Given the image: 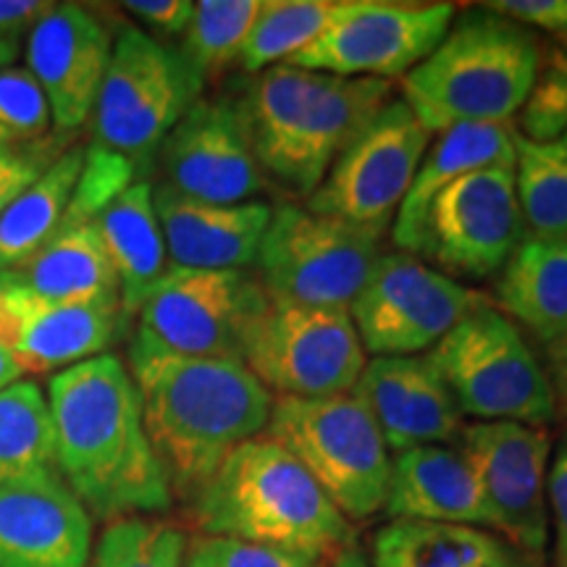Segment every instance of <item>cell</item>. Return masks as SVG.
<instances>
[{
  "label": "cell",
  "mask_w": 567,
  "mask_h": 567,
  "mask_svg": "<svg viewBox=\"0 0 567 567\" xmlns=\"http://www.w3.org/2000/svg\"><path fill=\"white\" fill-rule=\"evenodd\" d=\"M55 471L84 509L122 520L172 507V488L147 439L130 368L103 352L48 384Z\"/></svg>",
  "instance_id": "6da1fadb"
},
{
  "label": "cell",
  "mask_w": 567,
  "mask_h": 567,
  "mask_svg": "<svg viewBox=\"0 0 567 567\" xmlns=\"http://www.w3.org/2000/svg\"><path fill=\"white\" fill-rule=\"evenodd\" d=\"M130 373L172 496L193 502L218 465L271 421L276 396L243 360L182 358L132 339Z\"/></svg>",
  "instance_id": "7a4b0ae2"
},
{
  "label": "cell",
  "mask_w": 567,
  "mask_h": 567,
  "mask_svg": "<svg viewBox=\"0 0 567 567\" xmlns=\"http://www.w3.org/2000/svg\"><path fill=\"white\" fill-rule=\"evenodd\" d=\"M203 536H229L334 563L354 547V526L279 442L239 444L193 499Z\"/></svg>",
  "instance_id": "3957f363"
},
{
  "label": "cell",
  "mask_w": 567,
  "mask_h": 567,
  "mask_svg": "<svg viewBox=\"0 0 567 567\" xmlns=\"http://www.w3.org/2000/svg\"><path fill=\"white\" fill-rule=\"evenodd\" d=\"M394 82L331 76L279 63L247 97L255 153L292 195L308 200L337 155L392 103Z\"/></svg>",
  "instance_id": "277c9868"
},
{
  "label": "cell",
  "mask_w": 567,
  "mask_h": 567,
  "mask_svg": "<svg viewBox=\"0 0 567 567\" xmlns=\"http://www.w3.org/2000/svg\"><path fill=\"white\" fill-rule=\"evenodd\" d=\"M542 71L536 34L492 9L465 11L425 61L402 76V101L431 134L509 124Z\"/></svg>",
  "instance_id": "5b68a950"
},
{
  "label": "cell",
  "mask_w": 567,
  "mask_h": 567,
  "mask_svg": "<svg viewBox=\"0 0 567 567\" xmlns=\"http://www.w3.org/2000/svg\"><path fill=\"white\" fill-rule=\"evenodd\" d=\"M266 436L300 460L350 523L384 509L392 452L373 415L352 392L276 396Z\"/></svg>",
  "instance_id": "8992f818"
},
{
  "label": "cell",
  "mask_w": 567,
  "mask_h": 567,
  "mask_svg": "<svg viewBox=\"0 0 567 567\" xmlns=\"http://www.w3.org/2000/svg\"><path fill=\"white\" fill-rule=\"evenodd\" d=\"M463 417L547 425L557 415L555 384L517 323L492 302L465 316L429 352Z\"/></svg>",
  "instance_id": "52a82bcc"
},
{
  "label": "cell",
  "mask_w": 567,
  "mask_h": 567,
  "mask_svg": "<svg viewBox=\"0 0 567 567\" xmlns=\"http://www.w3.org/2000/svg\"><path fill=\"white\" fill-rule=\"evenodd\" d=\"M203 84L179 51L137 27H122L92 111L95 145L124 155L142 174L184 113L200 101Z\"/></svg>",
  "instance_id": "ba28073f"
},
{
  "label": "cell",
  "mask_w": 567,
  "mask_h": 567,
  "mask_svg": "<svg viewBox=\"0 0 567 567\" xmlns=\"http://www.w3.org/2000/svg\"><path fill=\"white\" fill-rule=\"evenodd\" d=\"M381 239L295 203L271 205L258 250V279L279 305L350 310L381 258Z\"/></svg>",
  "instance_id": "9c48e42d"
},
{
  "label": "cell",
  "mask_w": 567,
  "mask_h": 567,
  "mask_svg": "<svg viewBox=\"0 0 567 567\" xmlns=\"http://www.w3.org/2000/svg\"><path fill=\"white\" fill-rule=\"evenodd\" d=\"M268 295L250 271L168 268L137 310L134 342L182 358L243 360Z\"/></svg>",
  "instance_id": "30bf717a"
},
{
  "label": "cell",
  "mask_w": 567,
  "mask_h": 567,
  "mask_svg": "<svg viewBox=\"0 0 567 567\" xmlns=\"http://www.w3.org/2000/svg\"><path fill=\"white\" fill-rule=\"evenodd\" d=\"M488 297L429 266L417 255L386 252L350 305L365 354H425Z\"/></svg>",
  "instance_id": "8fae6325"
},
{
  "label": "cell",
  "mask_w": 567,
  "mask_h": 567,
  "mask_svg": "<svg viewBox=\"0 0 567 567\" xmlns=\"http://www.w3.org/2000/svg\"><path fill=\"white\" fill-rule=\"evenodd\" d=\"M243 363L274 396H329L352 392L368 354L350 310L268 300Z\"/></svg>",
  "instance_id": "7c38bea8"
},
{
  "label": "cell",
  "mask_w": 567,
  "mask_h": 567,
  "mask_svg": "<svg viewBox=\"0 0 567 567\" xmlns=\"http://www.w3.org/2000/svg\"><path fill=\"white\" fill-rule=\"evenodd\" d=\"M431 134L402 97H392L354 137L305 208L384 237L410 193L417 166L429 151Z\"/></svg>",
  "instance_id": "4fadbf2b"
},
{
  "label": "cell",
  "mask_w": 567,
  "mask_h": 567,
  "mask_svg": "<svg viewBox=\"0 0 567 567\" xmlns=\"http://www.w3.org/2000/svg\"><path fill=\"white\" fill-rule=\"evenodd\" d=\"M476 476L484 528L544 563L549 547V429L526 423H467L455 439Z\"/></svg>",
  "instance_id": "5bb4252c"
},
{
  "label": "cell",
  "mask_w": 567,
  "mask_h": 567,
  "mask_svg": "<svg viewBox=\"0 0 567 567\" xmlns=\"http://www.w3.org/2000/svg\"><path fill=\"white\" fill-rule=\"evenodd\" d=\"M455 17V3L339 0L321 38L287 63L331 76L392 82L429 59Z\"/></svg>",
  "instance_id": "9a60e30c"
},
{
  "label": "cell",
  "mask_w": 567,
  "mask_h": 567,
  "mask_svg": "<svg viewBox=\"0 0 567 567\" xmlns=\"http://www.w3.org/2000/svg\"><path fill=\"white\" fill-rule=\"evenodd\" d=\"M526 237L513 168H481L460 176L431 205L421 258L446 276L488 279Z\"/></svg>",
  "instance_id": "2e32d148"
},
{
  "label": "cell",
  "mask_w": 567,
  "mask_h": 567,
  "mask_svg": "<svg viewBox=\"0 0 567 567\" xmlns=\"http://www.w3.org/2000/svg\"><path fill=\"white\" fill-rule=\"evenodd\" d=\"M166 187L205 203H250L264 189L247 101H197L161 145Z\"/></svg>",
  "instance_id": "e0dca14e"
},
{
  "label": "cell",
  "mask_w": 567,
  "mask_h": 567,
  "mask_svg": "<svg viewBox=\"0 0 567 567\" xmlns=\"http://www.w3.org/2000/svg\"><path fill=\"white\" fill-rule=\"evenodd\" d=\"M126 323L122 302H48L0 274V347L24 373H51L97 358Z\"/></svg>",
  "instance_id": "ac0fdd59"
},
{
  "label": "cell",
  "mask_w": 567,
  "mask_h": 567,
  "mask_svg": "<svg viewBox=\"0 0 567 567\" xmlns=\"http://www.w3.org/2000/svg\"><path fill=\"white\" fill-rule=\"evenodd\" d=\"M113 53V34L90 9L53 3L27 42L30 74L45 92L55 130L87 122L101 95Z\"/></svg>",
  "instance_id": "d6986e66"
},
{
  "label": "cell",
  "mask_w": 567,
  "mask_h": 567,
  "mask_svg": "<svg viewBox=\"0 0 567 567\" xmlns=\"http://www.w3.org/2000/svg\"><path fill=\"white\" fill-rule=\"evenodd\" d=\"M352 394L368 408L389 452L423 444H455L463 413L450 384L425 354L371 358Z\"/></svg>",
  "instance_id": "ffe728a7"
},
{
  "label": "cell",
  "mask_w": 567,
  "mask_h": 567,
  "mask_svg": "<svg viewBox=\"0 0 567 567\" xmlns=\"http://www.w3.org/2000/svg\"><path fill=\"white\" fill-rule=\"evenodd\" d=\"M92 520L59 476L0 486V567H87Z\"/></svg>",
  "instance_id": "44dd1931"
},
{
  "label": "cell",
  "mask_w": 567,
  "mask_h": 567,
  "mask_svg": "<svg viewBox=\"0 0 567 567\" xmlns=\"http://www.w3.org/2000/svg\"><path fill=\"white\" fill-rule=\"evenodd\" d=\"M153 203L168 260L193 271H247L258 260L271 221L268 203H205L174 193L166 184L153 189Z\"/></svg>",
  "instance_id": "7402d4cb"
},
{
  "label": "cell",
  "mask_w": 567,
  "mask_h": 567,
  "mask_svg": "<svg viewBox=\"0 0 567 567\" xmlns=\"http://www.w3.org/2000/svg\"><path fill=\"white\" fill-rule=\"evenodd\" d=\"M384 513L389 520L484 528L476 476L457 444H423L396 452Z\"/></svg>",
  "instance_id": "603a6c76"
},
{
  "label": "cell",
  "mask_w": 567,
  "mask_h": 567,
  "mask_svg": "<svg viewBox=\"0 0 567 567\" xmlns=\"http://www.w3.org/2000/svg\"><path fill=\"white\" fill-rule=\"evenodd\" d=\"M494 166H515V130L509 124H460L439 132L394 216L392 239L400 252L421 258L425 218L436 197L460 176Z\"/></svg>",
  "instance_id": "cb8c5ba5"
},
{
  "label": "cell",
  "mask_w": 567,
  "mask_h": 567,
  "mask_svg": "<svg viewBox=\"0 0 567 567\" xmlns=\"http://www.w3.org/2000/svg\"><path fill=\"white\" fill-rule=\"evenodd\" d=\"M92 224L116 271L124 316H137L145 297L172 268L155 213L153 184L134 182Z\"/></svg>",
  "instance_id": "d4e9b609"
},
{
  "label": "cell",
  "mask_w": 567,
  "mask_h": 567,
  "mask_svg": "<svg viewBox=\"0 0 567 567\" xmlns=\"http://www.w3.org/2000/svg\"><path fill=\"white\" fill-rule=\"evenodd\" d=\"M368 559L371 567H544L486 528L405 520L375 530Z\"/></svg>",
  "instance_id": "484cf974"
},
{
  "label": "cell",
  "mask_w": 567,
  "mask_h": 567,
  "mask_svg": "<svg viewBox=\"0 0 567 567\" xmlns=\"http://www.w3.org/2000/svg\"><path fill=\"white\" fill-rule=\"evenodd\" d=\"M496 302L538 342L557 344L567 334V243L523 239L499 271Z\"/></svg>",
  "instance_id": "4316f807"
},
{
  "label": "cell",
  "mask_w": 567,
  "mask_h": 567,
  "mask_svg": "<svg viewBox=\"0 0 567 567\" xmlns=\"http://www.w3.org/2000/svg\"><path fill=\"white\" fill-rule=\"evenodd\" d=\"M9 276L48 302L90 305L118 300V279L95 224L69 226Z\"/></svg>",
  "instance_id": "83f0119b"
},
{
  "label": "cell",
  "mask_w": 567,
  "mask_h": 567,
  "mask_svg": "<svg viewBox=\"0 0 567 567\" xmlns=\"http://www.w3.org/2000/svg\"><path fill=\"white\" fill-rule=\"evenodd\" d=\"M87 147L63 151L0 216V274L17 271L63 229Z\"/></svg>",
  "instance_id": "f1b7e54d"
},
{
  "label": "cell",
  "mask_w": 567,
  "mask_h": 567,
  "mask_svg": "<svg viewBox=\"0 0 567 567\" xmlns=\"http://www.w3.org/2000/svg\"><path fill=\"white\" fill-rule=\"evenodd\" d=\"M515 195L526 234L567 243V145L530 142L515 132Z\"/></svg>",
  "instance_id": "f546056e"
},
{
  "label": "cell",
  "mask_w": 567,
  "mask_h": 567,
  "mask_svg": "<svg viewBox=\"0 0 567 567\" xmlns=\"http://www.w3.org/2000/svg\"><path fill=\"white\" fill-rule=\"evenodd\" d=\"M55 471L48 396L34 381L0 392V486Z\"/></svg>",
  "instance_id": "4dcf8cb0"
},
{
  "label": "cell",
  "mask_w": 567,
  "mask_h": 567,
  "mask_svg": "<svg viewBox=\"0 0 567 567\" xmlns=\"http://www.w3.org/2000/svg\"><path fill=\"white\" fill-rule=\"evenodd\" d=\"M339 9V0H260V11L247 34L239 66L258 71L279 66L321 38Z\"/></svg>",
  "instance_id": "1f68e13d"
},
{
  "label": "cell",
  "mask_w": 567,
  "mask_h": 567,
  "mask_svg": "<svg viewBox=\"0 0 567 567\" xmlns=\"http://www.w3.org/2000/svg\"><path fill=\"white\" fill-rule=\"evenodd\" d=\"M260 11V0H200L184 32L182 55L200 80H213L239 63L247 34Z\"/></svg>",
  "instance_id": "d6a6232c"
},
{
  "label": "cell",
  "mask_w": 567,
  "mask_h": 567,
  "mask_svg": "<svg viewBox=\"0 0 567 567\" xmlns=\"http://www.w3.org/2000/svg\"><path fill=\"white\" fill-rule=\"evenodd\" d=\"M187 536L166 520L122 517L111 520L87 567H184Z\"/></svg>",
  "instance_id": "836d02e7"
},
{
  "label": "cell",
  "mask_w": 567,
  "mask_h": 567,
  "mask_svg": "<svg viewBox=\"0 0 567 567\" xmlns=\"http://www.w3.org/2000/svg\"><path fill=\"white\" fill-rule=\"evenodd\" d=\"M137 174L140 172L134 168V163L126 161L124 155L105 151V147L92 142L87 151H84V166L80 182L74 187V195H71L63 229L95 221L126 187H132Z\"/></svg>",
  "instance_id": "e575fe53"
},
{
  "label": "cell",
  "mask_w": 567,
  "mask_h": 567,
  "mask_svg": "<svg viewBox=\"0 0 567 567\" xmlns=\"http://www.w3.org/2000/svg\"><path fill=\"white\" fill-rule=\"evenodd\" d=\"M51 124V105L30 69H0V130L24 145L45 140Z\"/></svg>",
  "instance_id": "d590c367"
},
{
  "label": "cell",
  "mask_w": 567,
  "mask_h": 567,
  "mask_svg": "<svg viewBox=\"0 0 567 567\" xmlns=\"http://www.w3.org/2000/svg\"><path fill=\"white\" fill-rule=\"evenodd\" d=\"M323 559L229 536H197L187 544L184 567H329Z\"/></svg>",
  "instance_id": "8d00e7d4"
},
{
  "label": "cell",
  "mask_w": 567,
  "mask_h": 567,
  "mask_svg": "<svg viewBox=\"0 0 567 567\" xmlns=\"http://www.w3.org/2000/svg\"><path fill=\"white\" fill-rule=\"evenodd\" d=\"M520 137L530 142H563L567 134V74L555 61L538 71L526 103L517 111Z\"/></svg>",
  "instance_id": "74e56055"
},
{
  "label": "cell",
  "mask_w": 567,
  "mask_h": 567,
  "mask_svg": "<svg viewBox=\"0 0 567 567\" xmlns=\"http://www.w3.org/2000/svg\"><path fill=\"white\" fill-rule=\"evenodd\" d=\"M66 151V137H45L38 142H24L0 153V216L9 205L24 193L30 184L45 174V168Z\"/></svg>",
  "instance_id": "f35d334b"
},
{
  "label": "cell",
  "mask_w": 567,
  "mask_h": 567,
  "mask_svg": "<svg viewBox=\"0 0 567 567\" xmlns=\"http://www.w3.org/2000/svg\"><path fill=\"white\" fill-rule=\"evenodd\" d=\"M549 528H555V563L567 559V431L559 439L547 476Z\"/></svg>",
  "instance_id": "ab89813d"
},
{
  "label": "cell",
  "mask_w": 567,
  "mask_h": 567,
  "mask_svg": "<svg viewBox=\"0 0 567 567\" xmlns=\"http://www.w3.org/2000/svg\"><path fill=\"white\" fill-rule=\"evenodd\" d=\"M124 9L161 34H182L193 21L195 3L189 0H130L124 3Z\"/></svg>",
  "instance_id": "60d3db41"
},
{
  "label": "cell",
  "mask_w": 567,
  "mask_h": 567,
  "mask_svg": "<svg viewBox=\"0 0 567 567\" xmlns=\"http://www.w3.org/2000/svg\"><path fill=\"white\" fill-rule=\"evenodd\" d=\"M48 0H0V38L19 40L51 11Z\"/></svg>",
  "instance_id": "b9f144b4"
},
{
  "label": "cell",
  "mask_w": 567,
  "mask_h": 567,
  "mask_svg": "<svg viewBox=\"0 0 567 567\" xmlns=\"http://www.w3.org/2000/svg\"><path fill=\"white\" fill-rule=\"evenodd\" d=\"M557 384H555V394L563 400V405L567 410V334L557 342Z\"/></svg>",
  "instance_id": "7bdbcfd3"
},
{
  "label": "cell",
  "mask_w": 567,
  "mask_h": 567,
  "mask_svg": "<svg viewBox=\"0 0 567 567\" xmlns=\"http://www.w3.org/2000/svg\"><path fill=\"white\" fill-rule=\"evenodd\" d=\"M21 375H24L21 365L11 358V352H6L3 347H0V392H3V389H9L11 384H17V381H21Z\"/></svg>",
  "instance_id": "ee69618b"
},
{
  "label": "cell",
  "mask_w": 567,
  "mask_h": 567,
  "mask_svg": "<svg viewBox=\"0 0 567 567\" xmlns=\"http://www.w3.org/2000/svg\"><path fill=\"white\" fill-rule=\"evenodd\" d=\"M329 567H371V559H368L360 549H347L339 555Z\"/></svg>",
  "instance_id": "f6af8a7d"
},
{
  "label": "cell",
  "mask_w": 567,
  "mask_h": 567,
  "mask_svg": "<svg viewBox=\"0 0 567 567\" xmlns=\"http://www.w3.org/2000/svg\"><path fill=\"white\" fill-rule=\"evenodd\" d=\"M21 42L19 40H6L0 38V69H9L13 61H17Z\"/></svg>",
  "instance_id": "bcb514c9"
},
{
  "label": "cell",
  "mask_w": 567,
  "mask_h": 567,
  "mask_svg": "<svg viewBox=\"0 0 567 567\" xmlns=\"http://www.w3.org/2000/svg\"><path fill=\"white\" fill-rule=\"evenodd\" d=\"M549 61H555L559 69L565 71L567 74V42L565 45H559V48H555V51H551V55H549Z\"/></svg>",
  "instance_id": "7dc6e473"
},
{
  "label": "cell",
  "mask_w": 567,
  "mask_h": 567,
  "mask_svg": "<svg viewBox=\"0 0 567 567\" xmlns=\"http://www.w3.org/2000/svg\"><path fill=\"white\" fill-rule=\"evenodd\" d=\"M13 145H21V142L13 140L9 132H3V130H0V153H3V151H9V147H13Z\"/></svg>",
  "instance_id": "c3c4849f"
},
{
  "label": "cell",
  "mask_w": 567,
  "mask_h": 567,
  "mask_svg": "<svg viewBox=\"0 0 567 567\" xmlns=\"http://www.w3.org/2000/svg\"><path fill=\"white\" fill-rule=\"evenodd\" d=\"M563 38L567 40V0H565V34H563Z\"/></svg>",
  "instance_id": "681fc988"
},
{
  "label": "cell",
  "mask_w": 567,
  "mask_h": 567,
  "mask_svg": "<svg viewBox=\"0 0 567 567\" xmlns=\"http://www.w3.org/2000/svg\"><path fill=\"white\" fill-rule=\"evenodd\" d=\"M555 567H567V559H559V563H555Z\"/></svg>",
  "instance_id": "f907efd6"
},
{
  "label": "cell",
  "mask_w": 567,
  "mask_h": 567,
  "mask_svg": "<svg viewBox=\"0 0 567 567\" xmlns=\"http://www.w3.org/2000/svg\"><path fill=\"white\" fill-rule=\"evenodd\" d=\"M563 142H565V145H567V134H565V140H563Z\"/></svg>",
  "instance_id": "816d5d0a"
}]
</instances>
